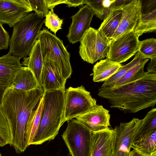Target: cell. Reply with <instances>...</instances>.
Masks as SVG:
<instances>
[{
  "instance_id": "1",
  "label": "cell",
  "mask_w": 156,
  "mask_h": 156,
  "mask_svg": "<svg viewBox=\"0 0 156 156\" xmlns=\"http://www.w3.org/2000/svg\"><path fill=\"white\" fill-rule=\"evenodd\" d=\"M44 92L42 88L28 90L7 88L4 94L1 109L8 122L11 136L10 145L17 154L28 147L25 133L31 112L39 105Z\"/></svg>"
},
{
  "instance_id": "2",
  "label": "cell",
  "mask_w": 156,
  "mask_h": 156,
  "mask_svg": "<svg viewBox=\"0 0 156 156\" xmlns=\"http://www.w3.org/2000/svg\"><path fill=\"white\" fill-rule=\"evenodd\" d=\"M98 95L107 99L111 108L135 113L156 104V73L145 72L135 81L114 89L99 90Z\"/></svg>"
},
{
  "instance_id": "3",
  "label": "cell",
  "mask_w": 156,
  "mask_h": 156,
  "mask_svg": "<svg viewBox=\"0 0 156 156\" xmlns=\"http://www.w3.org/2000/svg\"><path fill=\"white\" fill-rule=\"evenodd\" d=\"M65 92L54 90L44 92V104L39 126L31 145H40L53 140L64 119Z\"/></svg>"
},
{
  "instance_id": "4",
  "label": "cell",
  "mask_w": 156,
  "mask_h": 156,
  "mask_svg": "<svg viewBox=\"0 0 156 156\" xmlns=\"http://www.w3.org/2000/svg\"><path fill=\"white\" fill-rule=\"evenodd\" d=\"M44 21L31 12L17 23L13 27L9 40L8 53L21 58L28 55Z\"/></svg>"
},
{
  "instance_id": "5",
  "label": "cell",
  "mask_w": 156,
  "mask_h": 156,
  "mask_svg": "<svg viewBox=\"0 0 156 156\" xmlns=\"http://www.w3.org/2000/svg\"><path fill=\"white\" fill-rule=\"evenodd\" d=\"M37 39L40 42L43 60L46 58L53 61L65 80L70 78L72 72L70 55L62 41L45 28L40 31Z\"/></svg>"
},
{
  "instance_id": "6",
  "label": "cell",
  "mask_w": 156,
  "mask_h": 156,
  "mask_svg": "<svg viewBox=\"0 0 156 156\" xmlns=\"http://www.w3.org/2000/svg\"><path fill=\"white\" fill-rule=\"evenodd\" d=\"M62 135L72 156H90L92 132L85 125L73 119L67 121Z\"/></svg>"
},
{
  "instance_id": "7",
  "label": "cell",
  "mask_w": 156,
  "mask_h": 156,
  "mask_svg": "<svg viewBox=\"0 0 156 156\" xmlns=\"http://www.w3.org/2000/svg\"><path fill=\"white\" fill-rule=\"evenodd\" d=\"M80 41V56L84 61L93 64L106 57L112 41L106 38L98 30L90 27Z\"/></svg>"
},
{
  "instance_id": "8",
  "label": "cell",
  "mask_w": 156,
  "mask_h": 156,
  "mask_svg": "<svg viewBox=\"0 0 156 156\" xmlns=\"http://www.w3.org/2000/svg\"><path fill=\"white\" fill-rule=\"evenodd\" d=\"M96 102L83 85L69 87L65 91V122L87 112L97 105Z\"/></svg>"
},
{
  "instance_id": "9",
  "label": "cell",
  "mask_w": 156,
  "mask_h": 156,
  "mask_svg": "<svg viewBox=\"0 0 156 156\" xmlns=\"http://www.w3.org/2000/svg\"><path fill=\"white\" fill-rule=\"evenodd\" d=\"M140 41L133 31L124 34L112 41L106 57L120 64L124 62L138 51Z\"/></svg>"
},
{
  "instance_id": "10",
  "label": "cell",
  "mask_w": 156,
  "mask_h": 156,
  "mask_svg": "<svg viewBox=\"0 0 156 156\" xmlns=\"http://www.w3.org/2000/svg\"><path fill=\"white\" fill-rule=\"evenodd\" d=\"M142 121L134 118L129 122L121 123L114 129L113 156H129L134 136Z\"/></svg>"
},
{
  "instance_id": "11",
  "label": "cell",
  "mask_w": 156,
  "mask_h": 156,
  "mask_svg": "<svg viewBox=\"0 0 156 156\" xmlns=\"http://www.w3.org/2000/svg\"><path fill=\"white\" fill-rule=\"evenodd\" d=\"M32 11L29 0H0V23L14 27Z\"/></svg>"
},
{
  "instance_id": "12",
  "label": "cell",
  "mask_w": 156,
  "mask_h": 156,
  "mask_svg": "<svg viewBox=\"0 0 156 156\" xmlns=\"http://www.w3.org/2000/svg\"><path fill=\"white\" fill-rule=\"evenodd\" d=\"M94 15L91 9L86 5L71 16L72 22L66 36L70 43L74 44L80 41L86 31L90 27Z\"/></svg>"
},
{
  "instance_id": "13",
  "label": "cell",
  "mask_w": 156,
  "mask_h": 156,
  "mask_svg": "<svg viewBox=\"0 0 156 156\" xmlns=\"http://www.w3.org/2000/svg\"><path fill=\"white\" fill-rule=\"evenodd\" d=\"M141 2L140 0H132L120 8L122 11L121 20L112 38V41L133 31L141 13Z\"/></svg>"
},
{
  "instance_id": "14",
  "label": "cell",
  "mask_w": 156,
  "mask_h": 156,
  "mask_svg": "<svg viewBox=\"0 0 156 156\" xmlns=\"http://www.w3.org/2000/svg\"><path fill=\"white\" fill-rule=\"evenodd\" d=\"M76 118L92 133L107 129L110 126L109 111L101 105H96L87 112Z\"/></svg>"
},
{
  "instance_id": "15",
  "label": "cell",
  "mask_w": 156,
  "mask_h": 156,
  "mask_svg": "<svg viewBox=\"0 0 156 156\" xmlns=\"http://www.w3.org/2000/svg\"><path fill=\"white\" fill-rule=\"evenodd\" d=\"M55 63L45 58L41 76V84L44 92L60 90L65 92L66 82Z\"/></svg>"
},
{
  "instance_id": "16",
  "label": "cell",
  "mask_w": 156,
  "mask_h": 156,
  "mask_svg": "<svg viewBox=\"0 0 156 156\" xmlns=\"http://www.w3.org/2000/svg\"><path fill=\"white\" fill-rule=\"evenodd\" d=\"M114 129L92 132L90 156H113Z\"/></svg>"
},
{
  "instance_id": "17",
  "label": "cell",
  "mask_w": 156,
  "mask_h": 156,
  "mask_svg": "<svg viewBox=\"0 0 156 156\" xmlns=\"http://www.w3.org/2000/svg\"><path fill=\"white\" fill-rule=\"evenodd\" d=\"M21 58L9 53L0 57V86L7 88L22 66Z\"/></svg>"
},
{
  "instance_id": "18",
  "label": "cell",
  "mask_w": 156,
  "mask_h": 156,
  "mask_svg": "<svg viewBox=\"0 0 156 156\" xmlns=\"http://www.w3.org/2000/svg\"><path fill=\"white\" fill-rule=\"evenodd\" d=\"M8 88L24 91L42 88L32 71L27 66H22L16 73Z\"/></svg>"
},
{
  "instance_id": "19",
  "label": "cell",
  "mask_w": 156,
  "mask_h": 156,
  "mask_svg": "<svg viewBox=\"0 0 156 156\" xmlns=\"http://www.w3.org/2000/svg\"><path fill=\"white\" fill-rule=\"evenodd\" d=\"M29 57L24 58L22 64L27 66L34 74L40 86L41 84V76L43 64L40 43L37 40L29 54Z\"/></svg>"
},
{
  "instance_id": "20",
  "label": "cell",
  "mask_w": 156,
  "mask_h": 156,
  "mask_svg": "<svg viewBox=\"0 0 156 156\" xmlns=\"http://www.w3.org/2000/svg\"><path fill=\"white\" fill-rule=\"evenodd\" d=\"M121 65L120 63L108 59L102 60L97 62L94 66L93 80L94 82H104L119 69Z\"/></svg>"
},
{
  "instance_id": "21",
  "label": "cell",
  "mask_w": 156,
  "mask_h": 156,
  "mask_svg": "<svg viewBox=\"0 0 156 156\" xmlns=\"http://www.w3.org/2000/svg\"><path fill=\"white\" fill-rule=\"evenodd\" d=\"M44 104L43 96L38 106L31 112L27 121L25 139L27 147L31 145L38 129Z\"/></svg>"
},
{
  "instance_id": "22",
  "label": "cell",
  "mask_w": 156,
  "mask_h": 156,
  "mask_svg": "<svg viewBox=\"0 0 156 156\" xmlns=\"http://www.w3.org/2000/svg\"><path fill=\"white\" fill-rule=\"evenodd\" d=\"M122 15L121 9L110 10L98 30L107 39L112 38L120 23Z\"/></svg>"
},
{
  "instance_id": "23",
  "label": "cell",
  "mask_w": 156,
  "mask_h": 156,
  "mask_svg": "<svg viewBox=\"0 0 156 156\" xmlns=\"http://www.w3.org/2000/svg\"><path fill=\"white\" fill-rule=\"evenodd\" d=\"M131 148L142 156H156V131L133 143Z\"/></svg>"
},
{
  "instance_id": "24",
  "label": "cell",
  "mask_w": 156,
  "mask_h": 156,
  "mask_svg": "<svg viewBox=\"0 0 156 156\" xmlns=\"http://www.w3.org/2000/svg\"><path fill=\"white\" fill-rule=\"evenodd\" d=\"M156 30V9L150 12L140 13L133 32L138 37L143 34Z\"/></svg>"
},
{
  "instance_id": "25",
  "label": "cell",
  "mask_w": 156,
  "mask_h": 156,
  "mask_svg": "<svg viewBox=\"0 0 156 156\" xmlns=\"http://www.w3.org/2000/svg\"><path fill=\"white\" fill-rule=\"evenodd\" d=\"M155 131H156L155 108L151 109L142 119L141 123L134 136L133 143Z\"/></svg>"
},
{
  "instance_id": "26",
  "label": "cell",
  "mask_w": 156,
  "mask_h": 156,
  "mask_svg": "<svg viewBox=\"0 0 156 156\" xmlns=\"http://www.w3.org/2000/svg\"><path fill=\"white\" fill-rule=\"evenodd\" d=\"M145 59L143 58L138 52L133 60L126 65L121 66L115 74L104 82L99 89H109L112 87L117 82L123 77L127 72L142 62Z\"/></svg>"
},
{
  "instance_id": "27",
  "label": "cell",
  "mask_w": 156,
  "mask_h": 156,
  "mask_svg": "<svg viewBox=\"0 0 156 156\" xmlns=\"http://www.w3.org/2000/svg\"><path fill=\"white\" fill-rule=\"evenodd\" d=\"M148 60V58H145L142 62L127 72L123 77L117 82L112 87L105 89H114L124 84L135 81L140 79L142 77L145 73V72L144 71V68L145 64Z\"/></svg>"
},
{
  "instance_id": "28",
  "label": "cell",
  "mask_w": 156,
  "mask_h": 156,
  "mask_svg": "<svg viewBox=\"0 0 156 156\" xmlns=\"http://www.w3.org/2000/svg\"><path fill=\"white\" fill-rule=\"evenodd\" d=\"M138 52L144 58H156V39L151 38L140 41Z\"/></svg>"
},
{
  "instance_id": "29",
  "label": "cell",
  "mask_w": 156,
  "mask_h": 156,
  "mask_svg": "<svg viewBox=\"0 0 156 156\" xmlns=\"http://www.w3.org/2000/svg\"><path fill=\"white\" fill-rule=\"evenodd\" d=\"M11 136L7 121L0 107V147L10 144Z\"/></svg>"
},
{
  "instance_id": "30",
  "label": "cell",
  "mask_w": 156,
  "mask_h": 156,
  "mask_svg": "<svg viewBox=\"0 0 156 156\" xmlns=\"http://www.w3.org/2000/svg\"><path fill=\"white\" fill-rule=\"evenodd\" d=\"M103 0H85V4L92 10L94 15L101 20H104L109 13L110 9L105 8L102 4Z\"/></svg>"
},
{
  "instance_id": "31",
  "label": "cell",
  "mask_w": 156,
  "mask_h": 156,
  "mask_svg": "<svg viewBox=\"0 0 156 156\" xmlns=\"http://www.w3.org/2000/svg\"><path fill=\"white\" fill-rule=\"evenodd\" d=\"M63 22V20L59 18L52 9L49 11L46 16L44 23L48 29H50L55 35L58 30L62 29L61 26Z\"/></svg>"
},
{
  "instance_id": "32",
  "label": "cell",
  "mask_w": 156,
  "mask_h": 156,
  "mask_svg": "<svg viewBox=\"0 0 156 156\" xmlns=\"http://www.w3.org/2000/svg\"><path fill=\"white\" fill-rule=\"evenodd\" d=\"M33 10L39 17L44 18L46 17L49 10L45 0H29Z\"/></svg>"
},
{
  "instance_id": "33",
  "label": "cell",
  "mask_w": 156,
  "mask_h": 156,
  "mask_svg": "<svg viewBox=\"0 0 156 156\" xmlns=\"http://www.w3.org/2000/svg\"><path fill=\"white\" fill-rule=\"evenodd\" d=\"M10 36L8 32L0 23V50L8 48Z\"/></svg>"
},
{
  "instance_id": "34",
  "label": "cell",
  "mask_w": 156,
  "mask_h": 156,
  "mask_svg": "<svg viewBox=\"0 0 156 156\" xmlns=\"http://www.w3.org/2000/svg\"><path fill=\"white\" fill-rule=\"evenodd\" d=\"M141 12L146 13L156 9V0L141 1Z\"/></svg>"
},
{
  "instance_id": "35",
  "label": "cell",
  "mask_w": 156,
  "mask_h": 156,
  "mask_svg": "<svg viewBox=\"0 0 156 156\" xmlns=\"http://www.w3.org/2000/svg\"><path fill=\"white\" fill-rule=\"evenodd\" d=\"M132 0H114L110 6V10L119 9L120 8L131 2Z\"/></svg>"
},
{
  "instance_id": "36",
  "label": "cell",
  "mask_w": 156,
  "mask_h": 156,
  "mask_svg": "<svg viewBox=\"0 0 156 156\" xmlns=\"http://www.w3.org/2000/svg\"><path fill=\"white\" fill-rule=\"evenodd\" d=\"M65 4H67L68 7H76L80 5L85 4V0H66Z\"/></svg>"
},
{
  "instance_id": "37",
  "label": "cell",
  "mask_w": 156,
  "mask_h": 156,
  "mask_svg": "<svg viewBox=\"0 0 156 156\" xmlns=\"http://www.w3.org/2000/svg\"><path fill=\"white\" fill-rule=\"evenodd\" d=\"M49 9H53L55 6L58 5L65 3L66 0H45Z\"/></svg>"
},
{
  "instance_id": "38",
  "label": "cell",
  "mask_w": 156,
  "mask_h": 156,
  "mask_svg": "<svg viewBox=\"0 0 156 156\" xmlns=\"http://www.w3.org/2000/svg\"><path fill=\"white\" fill-rule=\"evenodd\" d=\"M147 69L148 72L156 73V58L151 59Z\"/></svg>"
},
{
  "instance_id": "39",
  "label": "cell",
  "mask_w": 156,
  "mask_h": 156,
  "mask_svg": "<svg viewBox=\"0 0 156 156\" xmlns=\"http://www.w3.org/2000/svg\"><path fill=\"white\" fill-rule=\"evenodd\" d=\"M114 0H104L102 1V4L103 6L105 8H110L112 3Z\"/></svg>"
},
{
  "instance_id": "40",
  "label": "cell",
  "mask_w": 156,
  "mask_h": 156,
  "mask_svg": "<svg viewBox=\"0 0 156 156\" xmlns=\"http://www.w3.org/2000/svg\"><path fill=\"white\" fill-rule=\"evenodd\" d=\"M7 87L0 86V107H1L3 96L4 93Z\"/></svg>"
},
{
  "instance_id": "41",
  "label": "cell",
  "mask_w": 156,
  "mask_h": 156,
  "mask_svg": "<svg viewBox=\"0 0 156 156\" xmlns=\"http://www.w3.org/2000/svg\"><path fill=\"white\" fill-rule=\"evenodd\" d=\"M129 156H142L140 154L138 153L135 150L133 149L131 151L130 153Z\"/></svg>"
},
{
  "instance_id": "42",
  "label": "cell",
  "mask_w": 156,
  "mask_h": 156,
  "mask_svg": "<svg viewBox=\"0 0 156 156\" xmlns=\"http://www.w3.org/2000/svg\"><path fill=\"white\" fill-rule=\"evenodd\" d=\"M0 156H2V154L0 153Z\"/></svg>"
}]
</instances>
